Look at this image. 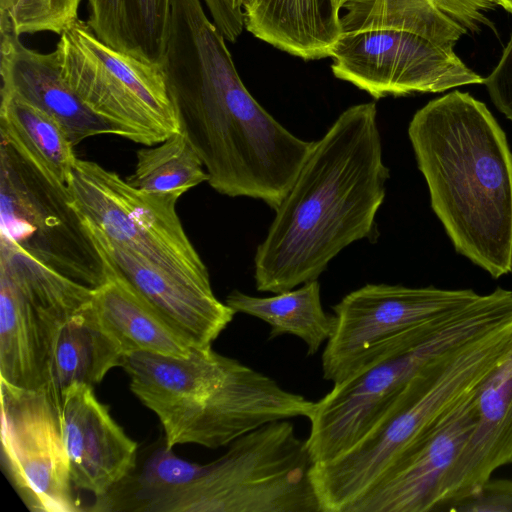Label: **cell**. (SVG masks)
<instances>
[{"label": "cell", "mask_w": 512, "mask_h": 512, "mask_svg": "<svg viewBox=\"0 0 512 512\" xmlns=\"http://www.w3.org/2000/svg\"><path fill=\"white\" fill-rule=\"evenodd\" d=\"M225 40L201 0H172L162 66L180 130L214 190L262 200L276 210L314 141L295 136L255 100Z\"/></svg>", "instance_id": "1"}, {"label": "cell", "mask_w": 512, "mask_h": 512, "mask_svg": "<svg viewBox=\"0 0 512 512\" xmlns=\"http://www.w3.org/2000/svg\"><path fill=\"white\" fill-rule=\"evenodd\" d=\"M388 178L376 104L347 108L314 141L275 210L254 257L256 289L276 294L318 280L345 247L372 240Z\"/></svg>", "instance_id": "2"}, {"label": "cell", "mask_w": 512, "mask_h": 512, "mask_svg": "<svg viewBox=\"0 0 512 512\" xmlns=\"http://www.w3.org/2000/svg\"><path fill=\"white\" fill-rule=\"evenodd\" d=\"M431 207L455 250L493 278L512 271V154L486 105L453 91L408 127Z\"/></svg>", "instance_id": "3"}, {"label": "cell", "mask_w": 512, "mask_h": 512, "mask_svg": "<svg viewBox=\"0 0 512 512\" xmlns=\"http://www.w3.org/2000/svg\"><path fill=\"white\" fill-rule=\"evenodd\" d=\"M122 368L132 393L158 417L168 448H219L273 421L309 419L315 408L314 401L212 347H195L186 358L130 352Z\"/></svg>", "instance_id": "4"}, {"label": "cell", "mask_w": 512, "mask_h": 512, "mask_svg": "<svg viewBox=\"0 0 512 512\" xmlns=\"http://www.w3.org/2000/svg\"><path fill=\"white\" fill-rule=\"evenodd\" d=\"M511 352L512 317L423 367L355 445L313 464L322 512H349Z\"/></svg>", "instance_id": "5"}, {"label": "cell", "mask_w": 512, "mask_h": 512, "mask_svg": "<svg viewBox=\"0 0 512 512\" xmlns=\"http://www.w3.org/2000/svg\"><path fill=\"white\" fill-rule=\"evenodd\" d=\"M332 72L375 99L481 84L453 48L467 30L431 0H351Z\"/></svg>", "instance_id": "6"}, {"label": "cell", "mask_w": 512, "mask_h": 512, "mask_svg": "<svg viewBox=\"0 0 512 512\" xmlns=\"http://www.w3.org/2000/svg\"><path fill=\"white\" fill-rule=\"evenodd\" d=\"M511 317L512 290L497 288L385 342L375 357L315 402L306 439L313 464L355 445L427 364Z\"/></svg>", "instance_id": "7"}, {"label": "cell", "mask_w": 512, "mask_h": 512, "mask_svg": "<svg viewBox=\"0 0 512 512\" xmlns=\"http://www.w3.org/2000/svg\"><path fill=\"white\" fill-rule=\"evenodd\" d=\"M312 466L294 425L273 421L234 440L190 484L156 501L149 512H322Z\"/></svg>", "instance_id": "8"}, {"label": "cell", "mask_w": 512, "mask_h": 512, "mask_svg": "<svg viewBox=\"0 0 512 512\" xmlns=\"http://www.w3.org/2000/svg\"><path fill=\"white\" fill-rule=\"evenodd\" d=\"M54 52L66 84L118 136L152 146L180 131L162 65L107 45L80 18L59 34Z\"/></svg>", "instance_id": "9"}, {"label": "cell", "mask_w": 512, "mask_h": 512, "mask_svg": "<svg viewBox=\"0 0 512 512\" xmlns=\"http://www.w3.org/2000/svg\"><path fill=\"white\" fill-rule=\"evenodd\" d=\"M0 239L88 288L107 279V263L66 184L2 140Z\"/></svg>", "instance_id": "10"}, {"label": "cell", "mask_w": 512, "mask_h": 512, "mask_svg": "<svg viewBox=\"0 0 512 512\" xmlns=\"http://www.w3.org/2000/svg\"><path fill=\"white\" fill-rule=\"evenodd\" d=\"M66 186L88 225L157 268L212 290L208 269L176 212L179 196L143 192L116 172L78 158Z\"/></svg>", "instance_id": "11"}, {"label": "cell", "mask_w": 512, "mask_h": 512, "mask_svg": "<svg viewBox=\"0 0 512 512\" xmlns=\"http://www.w3.org/2000/svg\"><path fill=\"white\" fill-rule=\"evenodd\" d=\"M2 461L34 512H78L60 424V403L48 388L0 380Z\"/></svg>", "instance_id": "12"}, {"label": "cell", "mask_w": 512, "mask_h": 512, "mask_svg": "<svg viewBox=\"0 0 512 512\" xmlns=\"http://www.w3.org/2000/svg\"><path fill=\"white\" fill-rule=\"evenodd\" d=\"M471 289L367 284L333 306L335 327L322 354L323 378L338 383L405 330L476 300Z\"/></svg>", "instance_id": "13"}, {"label": "cell", "mask_w": 512, "mask_h": 512, "mask_svg": "<svg viewBox=\"0 0 512 512\" xmlns=\"http://www.w3.org/2000/svg\"><path fill=\"white\" fill-rule=\"evenodd\" d=\"M475 394L444 417L349 512L436 511L444 481L474 427Z\"/></svg>", "instance_id": "14"}, {"label": "cell", "mask_w": 512, "mask_h": 512, "mask_svg": "<svg viewBox=\"0 0 512 512\" xmlns=\"http://www.w3.org/2000/svg\"><path fill=\"white\" fill-rule=\"evenodd\" d=\"M60 424L76 489L99 498L136 469L137 443L97 399L93 386L74 382L62 390Z\"/></svg>", "instance_id": "15"}, {"label": "cell", "mask_w": 512, "mask_h": 512, "mask_svg": "<svg viewBox=\"0 0 512 512\" xmlns=\"http://www.w3.org/2000/svg\"><path fill=\"white\" fill-rule=\"evenodd\" d=\"M86 225L102 256L119 275L183 333L194 347H212L236 314L230 306L221 302L213 290L180 280Z\"/></svg>", "instance_id": "16"}, {"label": "cell", "mask_w": 512, "mask_h": 512, "mask_svg": "<svg viewBox=\"0 0 512 512\" xmlns=\"http://www.w3.org/2000/svg\"><path fill=\"white\" fill-rule=\"evenodd\" d=\"M0 35L1 95H15L52 115L73 145L95 135H117L66 84L55 52L42 53L23 45L10 16L1 11Z\"/></svg>", "instance_id": "17"}, {"label": "cell", "mask_w": 512, "mask_h": 512, "mask_svg": "<svg viewBox=\"0 0 512 512\" xmlns=\"http://www.w3.org/2000/svg\"><path fill=\"white\" fill-rule=\"evenodd\" d=\"M474 401V427L444 481L436 511L474 492L512 462V352L482 383Z\"/></svg>", "instance_id": "18"}, {"label": "cell", "mask_w": 512, "mask_h": 512, "mask_svg": "<svg viewBox=\"0 0 512 512\" xmlns=\"http://www.w3.org/2000/svg\"><path fill=\"white\" fill-rule=\"evenodd\" d=\"M60 324L0 271V380L25 389L48 388Z\"/></svg>", "instance_id": "19"}, {"label": "cell", "mask_w": 512, "mask_h": 512, "mask_svg": "<svg viewBox=\"0 0 512 512\" xmlns=\"http://www.w3.org/2000/svg\"><path fill=\"white\" fill-rule=\"evenodd\" d=\"M243 11L252 35L304 60L330 57L340 34L334 0H250Z\"/></svg>", "instance_id": "20"}, {"label": "cell", "mask_w": 512, "mask_h": 512, "mask_svg": "<svg viewBox=\"0 0 512 512\" xmlns=\"http://www.w3.org/2000/svg\"><path fill=\"white\" fill-rule=\"evenodd\" d=\"M106 263L107 279L94 289L92 304L125 354L144 351L189 357L195 348L189 339Z\"/></svg>", "instance_id": "21"}, {"label": "cell", "mask_w": 512, "mask_h": 512, "mask_svg": "<svg viewBox=\"0 0 512 512\" xmlns=\"http://www.w3.org/2000/svg\"><path fill=\"white\" fill-rule=\"evenodd\" d=\"M125 352L93 304L66 319L54 337L48 390L61 403L62 390L74 383L99 384Z\"/></svg>", "instance_id": "22"}, {"label": "cell", "mask_w": 512, "mask_h": 512, "mask_svg": "<svg viewBox=\"0 0 512 512\" xmlns=\"http://www.w3.org/2000/svg\"><path fill=\"white\" fill-rule=\"evenodd\" d=\"M88 25L107 45L162 65L172 0H86Z\"/></svg>", "instance_id": "23"}, {"label": "cell", "mask_w": 512, "mask_h": 512, "mask_svg": "<svg viewBox=\"0 0 512 512\" xmlns=\"http://www.w3.org/2000/svg\"><path fill=\"white\" fill-rule=\"evenodd\" d=\"M236 313L256 317L270 327V338L290 334L300 338L307 347V355L316 354L330 338L335 327V315L324 311L320 298V284L312 280L297 289L256 297L239 290L231 291L225 300Z\"/></svg>", "instance_id": "24"}, {"label": "cell", "mask_w": 512, "mask_h": 512, "mask_svg": "<svg viewBox=\"0 0 512 512\" xmlns=\"http://www.w3.org/2000/svg\"><path fill=\"white\" fill-rule=\"evenodd\" d=\"M0 138L67 184L77 157L68 133L52 115L15 95H1Z\"/></svg>", "instance_id": "25"}, {"label": "cell", "mask_w": 512, "mask_h": 512, "mask_svg": "<svg viewBox=\"0 0 512 512\" xmlns=\"http://www.w3.org/2000/svg\"><path fill=\"white\" fill-rule=\"evenodd\" d=\"M201 469L202 465L179 458L165 445L151 455L138 474L130 473L97 498L92 510L148 512L156 501L190 484Z\"/></svg>", "instance_id": "26"}, {"label": "cell", "mask_w": 512, "mask_h": 512, "mask_svg": "<svg viewBox=\"0 0 512 512\" xmlns=\"http://www.w3.org/2000/svg\"><path fill=\"white\" fill-rule=\"evenodd\" d=\"M136 156L135 169L126 181L143 192L181 197L208 181L201 158L182 130L156 146L139 149Z\"/></svg>", "instance_id": "27"}, {"label": "cell", "mask_w": 512, "mask_h": 512, "mask_svg": "<svg viewBox=\"0 0 512 512\" xmlns=\"http://www.w3.org/2000/svg\"><path fill=\"white\" fill-rule=\"evenodd\" d=\"M82 0H0L17 34L52 32L60 34L78 17Z\"/></svg>", "instance_id": "28"}, {"label": "cell", "mask_w": 512, "mask_h": 512, "mask_svg": "<svg viewBox=\"0 0 512 512\" xmlns=\"http://www.w3.org/2000/svg\"><path fill=\"white\" fill-rule=\"evenodd\" d=\"M450 512H512V480H487L465 497L447 503Z\"/></svg>", "instance_id": "29"}, {"label": "cell", "mask_w": 512, "mask_h": 512, "mask_svg": "<svg viewBox=\"0 0 512 512\" xmlns=\"http://www.w3.org/2000/svg\"><path fill=\"white\" fill-rule=\"evenodd\" d=\"M484 83L494 105L512 121V37Z\"/></svg>", "instance_id": "30"}, {"label": "cell", "mask_w": 512, "mask_h": 512, "mask_svg": "<svg viewBox=\"0 0 512 512\" xmlns=\"http://www.w3.org/2000/svg\"><path fill=\"white\" fill-rule=\"evenodd\" d=\"M441 10L461 24L467 31L479 29L489 21L486 12L496 3L494 0H431Z\"/></svg>", "instance_id": "31"}, {"label": "cell", "mask_w": 512, "mask_h": 512, "mask_svg": "<svg viewBox=\"0 0 512 512\" xmlns=\"http://www.w3.org/2000/svg\"><path fill=\"white\" fill-rule=\"evenodd\" d=\"M209 11L213 23L226 40L235 42L245 28L243 9L232 0H202Z\"/></svg>", "instance_id": "32"}, {"label": "cell", "mask_w": 512, "mask_h": 512, "mask_svg": "<svg viewBox=\"0 0 512 512\" xmlns=\"http://www.w3.org/2000/svg\"><path fill=\"white\" fill-rule=\"evenodd\" d=\"M494 2L512 13V0H494Z\"/></svg>", "instance_id": "33"}, {"label": "cell", "mask_w": 512, "mask_h": 512, "mask_svg": "<svg viewBox=\"0 0 512 512\" xmlns=\"http://www.w3.org/2000/svg\"><path fill=\"white\" fill-rule=\"evenodd\" d=\"M232 1L237 7L244 9L250 0H232Z\"/></svg>", "instance_id": "34"}, {"label": "cell", "mask_w": 512, "mask_h": 512, "mask_svg": "<svg viewBox=\"0 0 512 512\" xmlns=\"http://www.w3.org/2000/svg\"><path fill=\"white\" fill-rule=\"evenodd\" d=\"M337 7L341 10L345 4H347L351 0H334Z\"/></svg>", "instance_id": "35"}]
</instances>
